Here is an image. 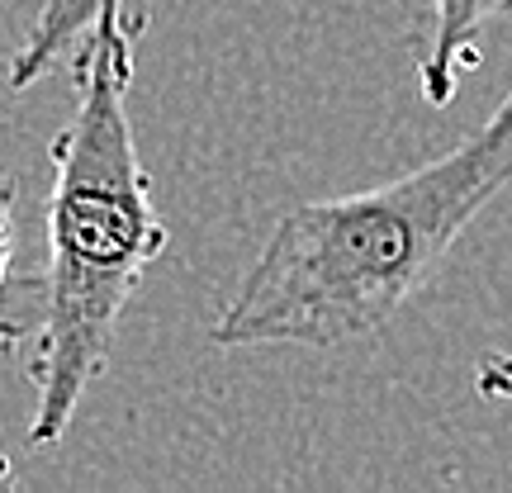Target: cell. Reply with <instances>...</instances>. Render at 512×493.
I'll list each match as a JSON object with an SVG mask.
<instances>
[{
	"mask_svg": "<svg viewBox=\"0 0 512 493\" xmlns=\"http://www.w3.org/2000/svg\"><path fill=\"white\" fill-rule=\"evenodd\" d=\"M512 181V91L432 162L375 190L294 204L209 323V342L337 351L380 337Z\"/></svg>",
	"mask_w": 512,
	"mask_h": 493,
	"instance_id": "cell-1",
	"label": "cell"
},
{
	"mask_svg": "<svg viewBox=\"0 0 512 493\" xmlns=\"http://www.w3.org/2000/svg\"><path fill=\"white\" fill-rule=\"evenodd\" d=\"M67 67L76 114L48 152L53 185L43 204L38 328L29 351V446H57L67 437L86 389L114 361L119 318L171 242L128 119L133 43L114 10L91 19Z\"/></svg>",
	"mask_w": 512,
	"mask_h": 493,
	"instance_id": "cell-2",
	"label": "cell"
},
{
	"mask_svg": "<svg viewBox=\"0 0 512 493\" xmlns=\"http://www.w3.org/2000/svg\"><path fill=\"white\" fill-rule=\"evenodd\" d=\"M508 15L512 0H432V19L418 43V91L432 110L456 100L460 81L484 62V29Z\"/></svg>",
	"mask_w": 512,
	"mask_h": 493,
	"instance_id": "cell-3",
	"label": "cell"
},
{
	"mask_svg": "<svg viewBox=\"0 0 512 493\" xmlns=\"http://www.w3.org/2000/svg\"><path fill=\"white\" fill-rule=\"evenodd\" d=\"M100 10H114L124 38L138 43L152 29L157 0H43L24 43H19L15 62H10V91H29V86H38L43 76L53 72L57 62H67Z\"/></svg>",
	"mask_w": 512,
	"mask_h": 493,
	"instance_id": "cell-4",
	"label": "cell"
},
{
	"mask_svg": "<svg viewBox=\"0 0 512 493\" xmlns=\"http://www.w3.org/2000/svg\"><path fill=\"white\" fill-rule=\"evenodd\" d=\"M10 266H15V185H10L5 166H0V361H5V351L24 337V323H19V318H10V309H5ZM10 484H15V465H10V456H5V441H0V489H10Z\"/></svg>",
	"mask_w": 512,
	"mask_h": 493,
	"instance_id": "cell-5",
	"label": "cell"
},
{
	"mask_svg": "<svg viewBox=\"0 0 512 493\" xmlns=\"http://www.w3.org/2000/svg\"><path fill=\"white\" fill-rule=\"evenodd\" d=\"M475 389L484 399H512V356L508 351H489L475 366Z\"/></svg>",
	"mask_w": 512,
	"mask_h": 493,
	"instance_id": "cell-6",
	"label": "cell"
}]
</instances>
